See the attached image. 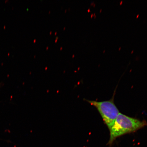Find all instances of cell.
<instances>
[{
	"mask_svg": "<svg viewBox=\"0 0 147 147\" xmlns=\"http://www.w3.org/2000/svg\"><path fill=\"white\" fill-rule=\"evenodd\" d=\"M84 100L96 108L104 123L109 129L119 113L118 108L114 102L113 98L102 102L90 100L86 99Z\"/></svg>",
	"mask_w": 147,
	"mask_h": 147,
	"instance_id": "obj_2",
	"label": "cell"
},
{
	"mask_svg": "<svg viewBox=\"0 0 147 147\" xmlns=\"http://www.w3.org/2000/svg\"><path fill=\"white\" fill-rule=\"evenodd\" d=\"M147 125V123L145 121H141L119 113L109 129V144H112L117 138L133 133Z\"/></svg>",
	"mask_w": 147,
	"mask_h": 147,
	"instance_id": "obj_1",
	"label": "cell"
}]
</instances>
